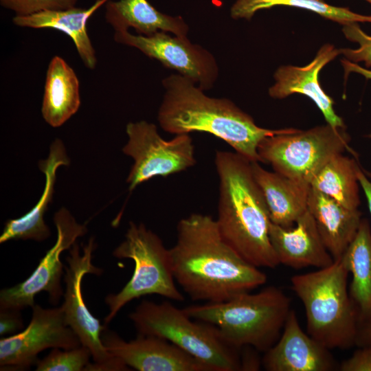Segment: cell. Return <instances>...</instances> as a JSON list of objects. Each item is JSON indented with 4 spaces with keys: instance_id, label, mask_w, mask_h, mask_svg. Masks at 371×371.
<instances>
[{
    "instance_id": "6da1fadb",
    "label": "cell",
    "mask_w": 371,
    "mask_h": 371,
    "mask_svg": "<svg viewBox=\"0 0 371 371\" xmlns=\"http://www.w3.org/2000/svg\"><path fill=\"white\" fill-rule=\"evenodd\" d=\"M169 250L175 280L192 300L225 301L267 282L264 272L225 240L209 215L194 213L181 219Z\"/></svg>"
},
{
    "instance_id": "7a4b0ae2",
    "label": "cell",
    "mask_w": 371,
    "mask_h": 371,
    "mask_svg": "<svg viewBox=\"0 0 371 371\" xmlns=\"http://www.w3.org/2000/svg\"><path fill=\"white\" fill-rule=\"evenodd\" d=\"M162 85L165 93L157 120L164 131L175 135L210 133L251 162H261L258 147L265 138L297 129L260 127L232 101L209 97L194 82L179 74L164 78Z\"/></svg>"
},
{
    "instance_id": "3957f363",
    "label": "cell",
    "mask_w": 371,
    "mask_h": 371,
    "mask_svg": "<svg viewBox=\"0 0 371 371\" xmlns=\"http://www.w3.org/2000/svg\"><path fill=\"white\" fill-rule=\"evenodd\" d=\"M219 178L218 229L225 240L246 261L273 269L280 264L269 237L271 223L251 161L237 153L216 151Z\"/></svg>"
},
{
    "instance_id": "277c9868",
    "label": "cell",
    "mask_w": 371,
    "mask_h": 371,
    "mask_svg": "<svg viewBox=\"0 0 371 371\" xmlns=\"http://www.w3.org/2000/svg\"><path fill=\"white\" fill-rule=\"evenodd\" d=\"M291 299L269 286L256 293L183 308L193 319L212 324L230 346L251 347L265 353L278 340L291 311Z\"/></svg>"
},
{
    "instance_id": "5b68a950",
    "label": "cell",
    "mask_w": 371,
    "mask_h": 371,
    "mask_svg": "<svg viewBox=\"0 0 371 371\" xmlns=\"http://www.w3.org/2000/svg\"><path fill=\"white\" fill-rule=\"evenodd\" d=\"M349 272L340 258L291 279L304 306L308 334L328 349L355 346L359 321L348 290Z\"/></svg>"
},
{
    "instance_id": "8992f818",
    "label": "cell",
    "mask_w": 371,
    "mask_h": 371,
    "mask_svg": "<svg viewBox=\"0 0 371 371\" xmlns=\"http://www.w3.org/2000/svg\"><path fill=\"white\" fill-rule=\"evenodd\" d=\"M139 334L163 338L204 364L210 371L242 370L236 348L228 345L214 326L195 322L168 302L143 300L129 313Z\"/></svg>"
},
{
    "instance_id": "52a82bcc",
    "label": "cell",
    "mask_w": 371,
    "mask_h": 371,
    "mask_svg": "<svg viewBox=\"0 0 371 371\" xmlns=\"http://www.w3.org/2000/svg\"><path fill=\"white\" fill-rule=\"evenodd\" d=\"M113 256L132 260L135 268L125 286L118 293L105 297L109 313L104 324L112 321L128 302L144 295L155 294L179 302L184 300L176 286L169 249L143 223H129L124 240L114 249Z\"/></svg>"
},
{
    "instance_id": "ba28073f",
    "label": "cell",
    "mask_w": 371,
    "mask_h": 371,
    "mask_svg": "<svg viewBox=\"0 0 371 371\" xmlns=\"http://www.w3.org/2000/svg\"><path fill=\"white\" fill-rule=\"evenodd\" d=\"M350 137L345 128L327 124L314 128L269 136L258 145L262 163L295 181L310 185L321 168L333 157L348 150Z\"/></svg>"
},
{
    "instance_id": "9c48e42d",
    "label": "cell",
    "mask_w": 371,
    "mask_h": 371,
    "mask_svg": "<svg viewBox=\"0 0 371 371\" xmlns=\"http://www.w3.org/2000/svg\"><path fill=\"white\" fill-rule=\"evenodd\" d=\"M82 253L75 243L66 257L64 281L65 291L61 305L65 321L78 337L82 346L89 349L94 363H89L84 371H126L128 367L109 352L102 344L100 335L104 327L89 311L82 292L83 277L88 273L102 275L103 270L93 265V252L96 248L93 237L82 245Z\"/></svg>"
},
{
    "instance_id": "30bf717a",
    "label": "cell",
    "mask_w": 371,
    "mask_h": 371,
    "mask_svg": "<svg viewBox=\"0 0 371 371\" xmlns=\"http://www.w3.org/2000/svg\"><path fill=\"white\" fill-rule=\"evenodd\" d=\"M126 131L128 139L122 151L134 160L126 179L131 192L155 177L180 172L196 163L189 134L165 140L155 124L144 120L129 122Z\"/></svg>"
},
{
    "instance_id": "8fae6325",
    "label": "cell",
    "mask_w": 371,
    "mask_h": 371,
    "mask_svg": "<svg viewBox=\"0 0 371 371\" xmlns=\"http://www.w3.org/2000/svg\"><path fill=\"white\" fill-rule=\"evenodd\" d=\"M57 231L54 245L40 260L32 274L24 281L0 292V308L22 310L35 305L34 297L41 292L48 293L49 303L56 305L64 295L61 278L64 265L60 255L69 250L76 240L87 232L86 225L77 223L65 208L60 209L54 216Z\"/></svg>"
},
{
    "instance_id": "7c38bea8",
    "label": "cell",
    "mask_w": 371,
    "mask_h": 371,
    "mask_svg": "<svg viewBox=\"0 0 371 371\" xmlns=\"http://www.w3.org/2000/svg\"><path fill=\"white\" fill-rule=\"evenodd\" d=\"M32 308L25 329L0 339L1 370H25L35 365L38 355L47 348L69 350L82 345L67 325L61 306L45 308L35 304Z\"/></svg>"
},
{
    "instance_id": "4fadbf2b",
    "label": "cell",
    "mask_w": 371,
    "mask_h": 371,
    "mask_svg": "<svg viewBox=\"0 0 371 371\" xmlns=\"http://www.w3.org/2000/svg\"><path fill=\"white\" fill-rule=\"evenodd\" d=\"M115 42L133 47L148 57L194 82L202 90L213 87L219 75L214 55L202 46L192 43L187 36H171L159 31L150 36L115 32Z\"/></svg>"
},
{
    "instance_id": "5bb4252c",
    "label": "cell",
    "mask_w": 371,
    "mask_h": 371,
    "mask_svg": "<svg viewBox=\"0 0 371 371\" xmlns=\"http://www.w3.org/2000/svg\"><path fill=\"white\" fill-rule=\"evenodd\" d=\"M100 338L109 352L139 371H210L192 356L159 337L138 333L135 339L126 341L104 324Z\"/></svg>"
},
{
    "instance_id": "9a60e30c",
    "label": "cell",
    "mask_w": 371,
    "mask_h": 371,
    "mask_svg": "<svg viewBox=\"0 0 371 371\" xmlns=\"http://www.w3.org/2000/svg\"><path fill=\"white\" fill-rule=\"evenodd\" d=\"M329 350L302 330L291 310L278 340L264 353L261 364L267 371H331L337 363Z\"/></svg>"
},
{
    "instance_id": "2e32d148",
    "label": "cell",
    "mask_w": 371,
    "mask_h": 371,
    "mask_svg": "<svg viewBox=\"0 0 371 371\" xmlns=\"http://www.w3.org/2000/svg\"><path fill=\"white\" fill-rule=\"evenodd\" d=\"M340 54L333 45L325 44L314 59L304 67L284 65L274 74L275 83L269 89L273 98L282 99L293 93L310 98L319 109L328 124L335 128H345L342 118L334 108V100L322 89L319 74L322 69Z\"/></svg>"
},
{
    "instance_id": "e0dca14e",
    "label": "cell",
    "mask_w": 371,
    "mask_h": 371,
    "mask_svg": "<svg viewBox=\"0 0 371 371\" xmlns=\"http://www.w3.org/2000/svg\"><path fill=\"white\" fill-rule=\"evenodd\" d=\"M269 237L280 264L293 269L326 267L334 259L324 245L307 210L289 229L271 223Z\"/></svg>"
},
{
    "instance_id": "ac0fdd59",
    "label": "cell",
    "mask_w": 371,
    "mask_h": 371,
    "mask_svg": "<svg viewBox=\"0 0 371 371\" xmlns=\"http://www.w3.org/2000/svg\"><path fill=\"white\" fill-rule=\"evenodd\" d=\"M251 171L265 201L271 223L286 229L293 227L307 211L310 185L289 179L251 162Z\"/></svg>"
},
{
    "instance_id": "d6986e66",
    "label": "cell",
    "mask_w": 371,
    "mask_h": 371,
    "mask_svg": "<svg viewBox=\"0 0 371 371\" xmlns=\"http://www.w3.org/2000/svg\"><path fill=\"white\" fill-rule=\"evenodd\" d=\"M68 158L63 142L55 139L51 144L49 154L39 161L40 170L45 174V184L43 194L33 208L22 216L8 220L0 236V243L11 240L32 239L41 242L50 236V230L44 221V215L54 192L56 172L58 167L68 166Z\"/></svg>"
},
{
    "instance_id": "ffe728a7",
    "label": "cell",
    "mask_w": 371,
    "mask_h": 371,
    "mask_svg": "<svg viewBox=\"0 0 371 371\" xmlns=\"http://www.w3.org/2000/svg\"><path fill=\"white\" fill-rule=\"evenodd\" d=\"M307 207L334 260L340 258L358 231L361 212L345 207L311 187Z\"/></svg>"
},
{
    "instance_id": "44dd1931",
    "label": "cell",
    "mask_w": 371,
    "mask_h": 371,
    "mask_svg": "<svg viewBox=\"0 0 371 371\" xmlns=\"http://www.w3.org/2000/svg\"><path fill=\"white\" fill-rule=\"evenodd\" d=\"M109 0H96L87 8L73 7L67 10H45L27 16H14L13 23L30 28H52L60 31L73 41L84 65L93 69L97 65L95 49L87 33L88 20Z\"/></svg>"
},
{
    "instance_id": "7402d4cb",
    "label": "cell",
    "mask_w": 371,
    "mask_h": 371,
    "mask_svg": "<svg viewBox=\"0 0 371 371\" xmlns=\"http://www.w3.org/2000/svg\"><path fill=\"white\" fill-rule=\"evenodd\" d=\"M105 19L115 32L127 31L132 27L144 36L162 31L187 36L189 30L181 16L164 14L148 0H109L105 4Z\"/></svg>"
},
{
    "instance_id": "603a6c76",
    "label": "cell",
    "mask_w": 371,
    "mask_h": 371,
    "mask_svg": "<svg viewBox=\"0 0 371 371\" xmlns=\"http://www.w3.org/2000/svg\"><path fill=\"white\" fill-rule=\"evenodd\" d=\"M80 106V85L73 69L58 56L49 62L41 107L45 121L52 127L63 125Z\"/></svg>"
},
{
    "instance_id": "cb8c5ba5",
    "label": "cell",
    "mask_w": 371,
    "mask_h": 371,
    "mask_svg": "<svg viewBox=\"0 0 371 371\" xmlns=\"http://www.w3.org/2000/svg\"><path fill=\"white\" fill-rule=\"evenodd\" d=\"M340 259L352 274L348 291L359 324L371 319V227L366 218H362L355 238Z\"/></svg>"
},
{
    "instance_id": "d4e9b609",
    "label": "cell",
    "mask_w": 371,
    "mask_h": 371,
    "mask_svg": "<svg viewBox=\"0 0 371 371\" xmlns=\"http://www.w3.org/2000/svg\"><path fill=\"white\" fill-rule=\"evenodd\" d=\"M357 158L341 154L330 159L311 180L312 188L350 210L360 205Z\"/></svg>"
},
{
    "instance_id": "484cf974",
    "label": "cell",
    "mask_w": 371,
    "mask_h": 371,
    "mask_svg": "<svg viewBox=\"0 0 371 371\" xmlns=\"http://www.w3.org/2000/svg\"><path fill=\"white\" fill-rule=\"evenodd\" d=\"M276 5L308 10L343 25L353 23H371V16L354 12L347 8L330 5L324 0H237L232 7L231 15L235 19H250L257 11Z\"/></svg>"
},
{
    "instance_id": "4316f807",
    "label": "cell",
    "mask_w": 371,
    "mask_h": 371,
    "mask_svg": "<svg viewBox=\"0 0 371 371\" xmlns=\"http://www.w3.org/2000/svg\"><path fill=\"white\" fill-rule=\"evenodd\" d=\"M89 349L80 346L73 349L53 348L43 359L36 363V371H84L90 363Z\"/></svg>"
},
{
    "instance_id": "83f0119b",
    "label": "cell",
    "mask_w": 371,
    "mask_h": 371,
    "mask_svg": "<svg viewBox=\"0 0 371 371\" xmlns=\"http://www.w3.org/2000/svg\"><path fill=\"white\" fill-rule=\"evenodd\" d=\"M353 23L344 25L342 28L345 37L358 44L357 49H339L340 54L347 60L353 63L363 62L366 67H371V35L366 34L358 24Z\"/></svg>"
},
{
    "instance_id": "f1b7e54d",
    "label": "cell",
    "mask_w": 371,
    "mask_h": 371,
    "mask_svg": "<svg viewBox=\"0 0 371 371\" xmlns=\"http://www.w3.org/2000/svg\"><path fill=\"white\" fill-rule=\"evenodd\" d=\"M78 0H0L1 5L15 13L27 16L45 10H67L75 7Z\"/></svg>"
},
{
    "instance_id": "f546056e",
    "label": "cell",
    "mask_w": 371,
    "mask_h": 371,
    "mask_svg": "<svg viewBox=\"0 0 371 371\" xmlns=\"http://www.w3.org/2000/svg\"><path fill=\"white\" fill-rule=\"evenodd\" d=\"M23 329L21 310L0 308V336L8 337L18 333Z\"/></svg>"
},
{
    "instance_id": "4dcf8cb0",
    "label": "cell",
    "mask_w": 371,
    "mask_h": 371,
    "mask_svg": "<svg viewBox=\"0 0 371 371\" xmlns=\"http://www.w3.org/2000/svg\"><path fill=\"white\" fill-rule=\"evenodd\" d=\"M339 366L341 371H371V346L359 347Z\"/></svg>"
},
{
    "instance_id": "1f68e13d",
    "label": "cell",
    "mask_w": 371,
    "mask_h": 371,
    "mask_svg": "<svg viewBox=\"0 0 371 371\" xmlns=\"http://www.w3.org/2000/svg\"><path fill=\"white\" fill-rule=\"evenodd\" d=\"M355 346H371V319L359 324Z\"/></svg>"
},
{
    "instance_id": "d6a6232c",
    "label": "cell",
    "mask_w": 371,
    "mask_h": 371,
    "mask_svg": "<svg viewBox=\"0 0 371 371\" xmlns=\"http://www.w3.org/2000/svg\"><path fill=\"white\" fill-rule=\"evenodd\" d=\"M341 63L344 69L346 75L354 72L363 76L366 79L371 80V70L366 69L359 65L357 63L351 62L346 58L342 59Z\"/></svg>"
},
{
    "instance_id": "836d02e7",
    "label": "cell",
    "mask_w": 371,
    "mask_h": 371,
    "mask_svg": "<svg viewBox=\"0 0 371 371\" xmlns=\"http://www.w3.org/2000/svg\"><path fill=\"white\" fill-rule=\"evenodd\" d=\"M357 177L359 184L364 192L371 215V180L369 179L360 166L357 170Z\"/></svg>"
},
{
    "instance_id": "e575fe53",
    "label": "cell",
    "mask_w": 371,
    "mask_h": 371,
    "mask_svg": "<svg viewBox=\"0 0 371 371\" xmlns=\"http://www.w3.org/2000/svg\"><path fill=\"white\" fill-rule=\"evenodd\" d=\"M369 138H371V133L368 135Z\"/></svg>"
},
{
    "instance_id": "d590c367",
    "label": "cell",
    "mask_w": 371,
    "mask_h": 371,
    "mask_svg": "<svg viewBox=\"0 0 371 371\" xmlns=\"http://www.w3.org/2000/svg\"><path fill=\"white\" fill-rule=\"evenodd\" d=\"M367 1L368 3H371V0H366Z\"/></svg>"
}]
</instances>
